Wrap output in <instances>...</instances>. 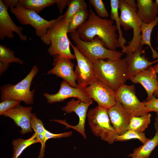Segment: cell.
Wrapping results in <instances>:
<instances>
[{
  "label": "cell",
  "mask_w": 158,
  "mask_h": 158,
  "mask_svg": "<svg viewBox=\"0 0 158 158\" xmlns=\"http://www.w3.org/2000/svg\"><path fill=\"white\" fill-rule=\"evenodd\" d=\"M90 8L88 20L76 31L80 38L84 41H90L97 37L102 40L105 47L116 50L120 46L116 33L117 30L114 21L100 18L91 7Z\"/></svg>",
  "instance_id": "1"
},
{
  "label": "cell",
  "mask_w": 158,
  "mask_h": 158,
  "mask_svg": "<svg viewBox=\"0 0 158 158\" xmlns=\"http://www.w3.org/2000/svg\"><path fill=\"white\" fill-rule=\"evenodd\" d=\"M69 23L61 15L60 18L48 29L46 34L41 40L50 46L47 51L51 56L57 55L70 60L75 59L70 49V41L67 34Z\"/></svg>",
  "instance_id": "2"
},
{
  "label": "cell",
  "mask_w": 158,
  "mask_h": 158,
  "mask_svg": "<svg viewBox=\"0 0 158 158\" xmlns=\"http://www.w3.org/2000/svg\"><path fill=\"white\" fill-rule=\"evenodd\" d=\"M128 63L125 58L99 59L93 63L96 77L115 92L125 84Z\"/></svg>",
  "instance_id": "3"
},
{
  "label": "cell",
  "mask_w": 158,
  "mask_h": 158,
  "mask_svg": "<svg viewBox=\"0 0 158 158\" xmlns=\"http://www.w3.org/2000/svg\"><path fill=\"white\" fill-rule=\"evenodd\" d=\"M70 35L80 52L93 63L100 59H119L124 54L122 51L106 48L98 37L85 41L80 38L77 31L70 33Z\"/></svg>",
  "instance_id": "4"
},
{
  "label": "cell",
  "mask_w": 158,
  "mask_h": 158,
  "mask_svg": "<svg viewBox=\"0 0 158 158\" xmlns=\"http://www.w3.org/2000/svg\"><path fill=\"white\" fill-rule=\"evenodd\" d=\"M118 8L120 14L119 20L121 26L125 30L133 29L132 39L128 42V45L122 50L126 54L132 53L142 47L141 46V20L137 11L130 7L125 0H119Z\"/></svg>",
  "instance_id": "5"
},
{
  "label": "cell",
  "mask_w": 158,
  "mask_h": 158,
  "mask_svg": "<svg viewBox=\"0 0 158 158\" xmlns=\"http://www.w3.org/2000/svg\"><path fill=\"white\" fill-rule=\"evenodd\" d=\"M89 125L93 133L109 144L112 143L118 135L111 124L107 109L97 106L87 114Z\"/></svg>",
  "instance_id": "6"
},
{
  "label": "cell",
  "mask_w": 158,
  "mask_h": 158,
  "mask_svg": "<svg viewBox=\"0 0 158 158\" xmlns=\"http://www.w3.org/2000/svg\"><path fill=\"white\" fill-rule=\"evenodd\" d=\"M39 70L37 66L35 65L28 75L17 84L15 85L8 84L2 86L1 87V101L13 99L23 101L27 104H32L35 89L31 91L30 87Z\"/></svg>",
  "instance_id": "7"
},
{
  "label": "cell",
  "mask_w": 158,
  "mask_h": 158,
  "mask_svg": "<svg viewBox=\"0 0 158 158\" xmlns=\"http://www.w3.org/2000/svg\"><path fill=\"white\" fill-rule=\"evenodd\" d=\"M10 8V12L20 24L32 26L35 29L36 35L40 39L46 34L49 28L60 17V16L56 19L48 20L35 12L24 8L19 4Z\"/></svg>",
  "instance_id": "8"
},
{
  "label": "cell",
  "mask_w": 158,
  "mask_h": 158,
  "mask_svg": "<svg viewBox=\"0 0 158 158\" xmlns=\"http://www.w3.org/2000/svg\"><path fill=\"white\" fill-rule=\"evenodd\" d=\"M117 101L120 102L131 116H139L148 113L146 107L135 94L134 85L125 84L116 92Z\"/></svg>",
  "instance_id": "9"
},
{
  "label": "cell",
  "mask_w": 158,
  "mask_h": 158,
  "mask_svg": "<svg viewBox=\"0 0 158 158\" xmlns=\"http://www.w3.org/2000/svg\"><path fill=\"white\" fill-rule=\"evenodd\" d=\"M87 87L78 85L77 87H74L63 80L60 83V88L58 92L53 94L45 93L43 96L47 102L50 104L60 102L71 97L77 98L85 103L92 104L93 100L87 93Z\"/></svg>",
  "instance_id": "10"
},
{
  "label": "cell",
  "mask_w": 158,
  "mask_h": 158,
  "mask_svg": "<svg viewBox=\"0 0 158 158\" xmlns=\"http://www.w3.org/2000/svg\"><path fill=\"white\" fill-rule=\"evenodd\" d=\"M86 91L90 97L100 107L108 109L117 102L116 92L97 78L87 87Z\"/></svg>",
  "instance_id": "11"
},
{
  "label": "cell",
  "mask_w": 158,
  "mask_h": 158,
  "mask_svg": "<svg viewBox=\"0 0 158 158\" xmlns=\"http://www.w3.org/2000/svg\"><path fill=\"white\" fill-rule=\"evenodd\" d=\"M77 61L74 73L78 85L87 86L97 79L93 67V62L83 55L77 47L70 42Z\"/></svg>",
  "instance_id": "12"
},
{
  "label": "cell",
  "mask_w": 158,
  "mask_h": 158,
  "mask_svg": "<svg viewBox=\"0 0 158 158\" xmlns=\"http://www.w3.org/2000/svg\"><path fill=\"white\" fill-rule=\"evenodd\" d=\"M91 104L85 103L79 99L76 100L73 99L62 108V110L66 113L73 112L78 115L79 121L78 123L76 126L71 125L67 123L65 121L61 120H53L52 121L65 125L66 128H71L74 129L81 134L84 139H86L85 130V120L88 109Z\"/></svg>",
  "instance_id": "13"
},
{
  "label": "cell",
  "mask_w": 158,
  "mask_h": 158,
  "mask_svg": "<svg viewBox=\"0 0 158 158\" xmlns=\"http://www.w3.org/2000/svg\"><path fill=\"white\" fill-rule=\"evenodd\" d=\"M8 9L0 0V39L3 40L6 37L12 39L14 37L13 32H16L19 39L23 41L27 40L26 35L22 32L23 28L16 25L10 17Z\"/></svg>",
  "instance_id": "14"
},
{
  "label": "cell",
  "mask_w": 158,
  "mask_h": 158,
  "mask_svg": "<svg viewBox=\"0 0 158 158\" xmlns=\"http://www.w3.org/2000/svg\"><path fill=\"white\" fill-rule=\"evenodd\" d=\"M54 60L53 68L48 71L47 74H53L61 78L71 86L77 87L76 76L73 68L74 66L71 60L57 55Z\"/></svg>",
  "instance_id": "15"
},
{
  "label": "cell",
  "mask_w": 158,
  "mask_h": 158,
  "mask_svg": "<svg viewBox=\"0 0 158 158\" xmlns=\"http://www.w3.org/2000/svg\"><path fill=\"white\" fill-rule=\"evenodd\" d=\"M145 50L142 47H141L132 53L126 54L125 57L128 63L126 74V80H130L136 73L158 62V59L153 61H149L144 54Z\"/></svg>",
  "instance_id": "16"
},
{
  "label": "cell",
  "mask_w": 158,
  "mask_h": 158,
  "mask_svg": "<svg viewBox=\"0 0 158 158\" xmlns=\"http://www.w3.org/2000/svg\"><path fill=\"white\" fill-rule=\"evenodd\" d=\"M111 123L118 135L127 130L131 116L125 110L121 104L117 101L113 106L107 109Z\"/></svg>",
  "instance_id": "17"
},
{
  "label": "cell",
  "mask_w": 158,
  "mask_h": 158,
  "mask_svg": "<svg viewBox=\"0 0 158 158\" xmlns=\"http://www.w3.org/2000/svg\"><path fill=\"white\" fill-rule=\"evenodd\" d=\"M32 109L31 107L19 105L7 111L3 115L13 120L16 125L21 128L20 133L24 135L33 130L31 126Z\"/></svg>",
  "instance_id": "18"
},
{
  "label": "cell",
  "mask_w": 158,
  "mask_h": 158,
  "mask_svg": "<svg viewBox=\"0 0 158 158\" xmlns=\"http://www.w3.org/2000/svg\"><path fill=\"white\" fill-rule=\"evenodd\" d=\"M157 75L150 66L147 69L136 73L130 80L134 83L140 84L146 90L147 94L146 101H150L154 93L158 90Z\"/></svg>",
  "instance_id": "19"
},
{
  "label": "cell",
  "mask_w": 158,
  "mask_h": 158,
  "mask_svg": "<svg viewBox=\"0 0 158 158\" xmlns=\"http://www.w3.org/2000/svg\"><path fill=\"white\" fill-rule=\"evenodd\" d=\"M137 13L142 21L149 23L158 14V4L152 0H137Z\"/></svg>",
  "instance_id": "20"
},
{
  "label": "cell",
  "mask_w": 158,
  "mask_h": 158,
  "mask_svg": "<svg viewBox=\"0 0 158 158\" xmlns=\"http://www.w3.org/2000/svg\"><path fill=\"white\" fill-rule=\"evenodd\" d=\"M156 132L154 137L141 146L135 149L132 153L130 154L128 157L132 158H149L150 154L158 145V126H155Z\"/></svg>",
  "instance_id": "21"
},
{
  "label": "cell",
  "mask_w": 158,
  "mask_h": 158,
  "mask_svg": "<svg viewBox=\"0 0 158 158\" xmlns=\"http://www.w3.org/2000/svg\"><path fill=\"white\" fill-rule=\"evenodd\" d=\"M158 24V16L149 23L141 21V46L142 47L144 45L149 46L152 52L153 59L158 58V53L152 47L151 42V36L154 28Z\"/></svg>",
  "instance_id": "22"
},
{
  "label": "cell",
  "mask_w": 158,
  "mask_h": 158,
  "mask_svg": "<svg viewBox=\"0 0 158 158\" xmlns=\"http://www.w3.org/2000/svg\"><path fill=\"white\" fill-rule=\"evenodd\" d=\"M24 8L39 13L44 8L56 4V0H19Z\"/></svg>",
  "instance_id": "23"
},
{
  "label": "cell",
  "mask_w": 158,
  "mask_h": 158,
  "mask_svg": "<svg viewBox=\"0 0 158 158\" xmlns=\"http://www.w3.org/2000/svg\"><path fill=\"white\" fill-rule=\"evenodd\" d=\"M38 142H40L35 133L27 139L18 138L13 140L12 142L13 150L12 158H18L27 148L32 144Z\"/></svg>",
  "instance_id": "24"
},
{
  "label": "cell",
  "mask_w": 158,
  "mask_h": 158,
  "mask_svg": "<svg viewBox=\"0 0 158 158\" xmlns=\"http://www.w3.org/2000/svg\"><path fill=\"white\" fill-rule=\"evenodd\" d=\"M119 2V0H110V18L116 22V26L119 34L118 38L119 44L120 47L123 50L125 47V44L127 42V40L123 37V33L120 27L121 26L118 13Z\"/></svg>",
  "instance_id": "25"
},
{
  "label": "cell",
  "mask_w": 158,
  "mask_h": 158,
  "mask_svg": "<svg viewBox=\"0 0 158 158\" xmlns=\"http://www.w3.org/2000/svg\"><path fill=\"white\" fill-rule=\"evenodd\" d=\"M151 116L148 113L139 116H131L127 130L143 132L150 123Z\"/></svg>",
  "instance_id": "26"
},
{
  "label": "cell",
  "mask_w": 158,
  "mask_h": 158,
  "mask_svg": "<svg viewBox=\"0 0 158 158\" xmlns=\"http://www.w3.org/2000/svg\"><path fill=\"white\" fill-rule=\"evenodd\" d=\"M88 14L87 8H83L77 12L69 24L68 33L76 31L78 28L86 21Z\"/></svg>",
  "instance_id": "27"
},
{
  "label": "cell",
  "mask_w": 158,
  "mask_h": 158,
  "mask_svg": "<svg viewBox=\"0 0 158 158\" xmlns=\"http://www.w3.org/2000/svg\"><path fill=\"white\" fill-rule=\"evenodd\" d=\"M68 6L67 10L63 16V18L69 23L73 17L80 10L87 7L84 0H71Z\"/></svg>",
  "instance_id": "28"
},
{
  "label": "cell",
  "mask_w": 158,
  "mask_h": 158,
  "mask_svg": "<svg viewBox=\"0 0 158 158\" xmlns=\"http://www.w3.org/2000/svg\"><path fill=\"white\" fill-rule=\"evenodd\" d=\"M14 52L5 45H0V61L9 64L16 63L21 65L23 61L19 58L15 56Z\"/></svg>",
  "instance_id": "29"
},
{
  "label": "cell",
  "mask_w": 158,
  "mask_h": 158,
  "mask_svg": "<svg viewBox=\"0 0 158 158\" xmlns=\"http://www.w3.org/2000/svg\"><path fill=\"white\" fill-rule=\"evenodd\" d=\"M133 139L139 140L143 144L148 140L143 132H140L133 130H128L121 135H118L115 141H125Z\"/></svg>",
  "instance_id": "30"
},
{
  "label": "cell",
  "mask_w": 158,
  "mask_h": 158,
  "mask_svg": "<svg viewBox=\"0 0 158 158\" xmlns=\"http://www.w3.org/2000/svg\"><path fill=\"white\" fill-rule=\"evenodd\" d=\"M89 2L94 7L97 16L101 18H107L109 13L102 0H89Z\"/></svg>",
  "instance_id": "31"
},
{
  "label": "cell",
  "mask_w": 158,
  "mask_h": 158,
  "mask_svg": "<svg viewBox=\"0 0 158 158\" xmlns=\"http://www.w3.org/2000/svg\"><path fill=\"white\" fill-rule=\"evenodd\" d=\"M31 126L37 135L44 134L46 130L42 121L37 118L35 114H32Z\"/></svg>",
  "instance_id": "32"
},
{
  "label": "cell",
  "mask_w": 158,
  "mask_h": 158,
  "mask_svg": "<svg viewBox=\"0 0 158 158\" xmlns=\"http://www.w3.org/2000/svg\"><path fill=\"white\" fill-rule=\"evenodd\" d=\"M21 101L13 99H7L1 101L0 103V115L4 114L20 105Z\"/></svg>",
  "instance_id": "33"
},
{
  "label": "cell",
  "mask_w": 158,
  "mask_h": 158,
  "mask_svg": "<svg viewBox=\"0 0 158 158\" xmlns=\"http://www.w3.org/2000/svg\"><path fill=\"white\" fill-rule=\"evenodd\" d=\"M143 102L146 107L148 113L152 111L158 113V98H156L154 95L150 101H144Z\"/></svg>",
  "instance_id": "34"
},
{
  "label": "cell",
  "mask_w": 158,
  "mask_h": 158,
  "mask_svg": "<svg viewBox=\"0 0 158 158\" xmlns=\"http://www.w3.org/2000/svg\"><path fill=\"white\" fill-rule=\"evenodd\" d=\"M72 133V131H70L61 133L54 134L49 132L46 129L44 134L45 141L46 142L48 140L51 138H67L71 136Z\"/></svg>",
  "instance_id": "35"
},
{
  "label": "cell",
  "mask_w": 158,
  "mask_h": 158,
  "mask_svg": "<svg viewBox=\"0 0 158 158\" xmlns=\"http://www.w3.org/2000/svg\"><path fill=\"white\" fill-rule=\"evenodd\" d=\"M71 0H56V4L60 13H61L63 9L68 6Z\"/></svg>",
  "instance_id": "36"
},
{
  "label": "cell",
  "mask_w": 158,
  "mask_h": 158,
  "mask_svg": "<svg viewBox=\"0 0 158 158\" xmlns=\"http://www.w3.org/2000/svg\"><path fill=\"white\" fill-rule=\"evenodd\" d=\"M2 1L8 9V8L15 7L19 4L18 0H3Z\"/></svg>",
  "instance_id": "37"
},
{
  "label": "cell",
  "mask_w": 158,
  "mask_h": 158,
  "mask_svg": "<svg viewBox=\"0 0 158 158\" xmlns=\"http://www.w3.org/2000/svg\"><path fill=\"white\" fill-rule=\"evenodd\" d=\"M9 65V64L0 61V75H1L6 70Z\"/></svg>",
  "instance_id": "38"
},
{
  "label": "cell",
  "mask_w": 158,
  "mask_h": 158,
  "mask_svg": "<svg viewBox=\"0 0 158 158\" xmlns=\"http://www.w3.org/2000/svg\"><path fill=\"white\" fill-rule=\"evenodd\" d=\"M127 4L131 7L137 11V3L135 0H125Z\"/></svg>",
  "instance_id": "39"
},
{
  "label": "cell",
  "mask_w": 158,
  "mask_h": 158,
  "mask_svg": "<svg viewBox=\"0 0 158 158\" xmlns=\"http://www.w3.org/2000/svg\"><path fill=\"white\" fill-rule=\"evenodd\" d=\"M152 70L156 73H158V63L153 66H151ZM157 80L158 81V77H157ZM154 95L158 98V90L156 91L154 94Z\"/></svg>",
  "instance_id": "40"
},
{
  "label": "cell",
  "mask_w": 158,
  "mask_h": 158,
  "mask_svg": "<svg viewBox=\"0 0 158 158\" xmlns=\"http://www.w3.org/2000/svg\"><path fill=\"white\" fill-rule=\"evenodd\" d=\"M156 1L158 3V0H156ZM158 25V28H157V36H156V41L157 42L158 44V46L157 47H156V49H157L158 50V24L157 25Z\"/></svg>",
  "instance_id": "41"
},
{
  "label": "cell",
  "mask_w": 158,
  "mask_h": 158,
  "mask_svg": "<svg viewBox=\"0 0 158 158\" xmlns=\"http://www.w3.org/2000/svg\"><path fill=\"white\" fill-rule=\"evenodd\" d=\"M155 126H158V113H156V116L155 119Z\"/></svg>",
  "instance_id": "42"
}]
</instances>
